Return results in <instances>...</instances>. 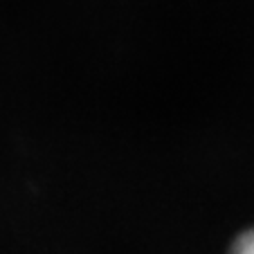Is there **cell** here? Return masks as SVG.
Returning <instances> with one entry per match:
<instances>
[{
  "label": "cell",
  "instance_id": "1",
  "mask_svg": "<svg viewBox=\"0 0 254 254\" xmlns=\"http://www.w3.org/2000/svg\"><path fill=\"white\" fill-rule=\"evenodd\" d=\"M232 254H254V230L243 234L234 245V252Z\"/></svg>",
  "mask_w": 254,
  "mask_h": 254
}]
</instances>
